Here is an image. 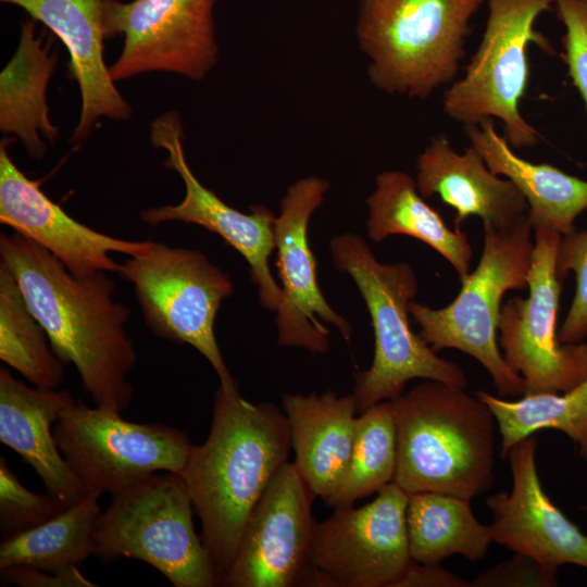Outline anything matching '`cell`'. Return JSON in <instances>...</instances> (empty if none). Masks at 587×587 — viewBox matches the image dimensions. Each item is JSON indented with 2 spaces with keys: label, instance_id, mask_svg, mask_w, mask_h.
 Masks as SVG:
<instances>
[{
  "label": "cell",
  "instance_id": "6da1fadb",
  "mask_svg": "<svg viewBox=\"0 0 587 587\" xmlns=\"http://www.w3.org/2000/svg\"><path fill=\"white\" fill-rule=\"evenodd\" d=\"M0 255L52 350L75 366L95 405L127 409L134 394L127 376L137 354L125 327L130 310L114 299L113 279L105 272L74 275L50 251L14 230L0 235Z\"/></svg>",
  "mask_w": 587,
  "mask_h": 587
},
{
  "label": "cell",
  "instance_id": "7a4b0ae2",
  "mask_svg": "<svg viewBox=\"0 0 587 587\" xmlns=\"http://www.w3.org/2000/svg\"><path fill=\"white\" fill-rule=\"evenodd\" d=\"M290 449L284 412L271 402H249L238 385H220L210 433L201 445H192L182 474L220 586L253 508L288 462Z\"/></svg>",
  "mask_w": 587,
  "mask_h": 587
},
{
  "label": "cell",
  "instance_id": "3957f363",
  "mask_svg": "<svg viewBox=\"0 0 587 587\" xmlns=\"http://www.w3.org/2000/svg\"><path fill=\"white\" fill-rule=\"evenodd\" d=\"M464 389L425 379L390 400L397 435L394 483L407 494L472 500L491 488L496 419Z\"/></svg>",
  "mask_w": 587,
  "mask_h": 587
},
{
  "label": "cell",
  "instance_id": "277c9868",
  "mask_svg": "<svg viewBox=\"0 0 587 587\" xmlns=\"http://www.w3.org/2000/svg\"><path fill=\"white\" fill-rule=\"evenodd\" d=\"M335 267L355 282L367 307L375 350L371 366L354 376L353 397L359 413L404 391L414 378L465 388L463 370L437 355L409 323V303L419 283L408 263L379 262L363 238L353 233L330 240Z\"/></svg>",
  "mask_w": 587,
  "mask_h": 587
},
{
  "label": "cell",
  "instance_id": "5b68a950",
  "mask_svg": "<svg viewBox=\"0 0 587 587\" xmlns=\"http://www.w3.org/2000/svg\"><path fill=\"white\" fill-rule=\"evenodd\" d=\"M484 0H361L355 33L377 89L426 99L452 84Z\"/></svg>",
  "mask_w": 587,
  "mask_h": 587
},
{
  "label": "cell",
  "instance_id": "8992f818",
  "mask_svg": "<svg viewBox=\"0 0 587 587\" xmlns=\"http://www.w3.org/2000/svg\"><path fill=\"white\" fill-rule=\"evenodd\" d=\"M527 215L503 226H484L479 262L461 282L458 296L434 309L412 300L409 313L420 337L436 352L460 350L488 372L502 398H520L526 384L505 362L498 342L502 298L509 290L527 288L534 239Z\"/></svg>",
  "mask_w": 587,
  "mask_h": 587
},
{
  "label": "cell",
  "instance_id": "52a82bcc",
  "mask_svg": "<svg viewBox=\"0 0 587 587\" xmlns=\"http://www.w3.org/2000/svg\"><path fill=\"white\" fill-rule=\"evenodd\" d=\"M193 513L183 475L154 473L112 495L96 522L92 555L104 564L140 560L175 587L220 586Z\"/></svg>",
  "mask_w": 587,
  "mask_h": 587
},
{
  "label": "cell",
  "instance_id": "ba28073f",
  "mask_svg": "<svg viewBox=\"0 0 587 587\" xmlns=\"http://www.w3.org/2000/svg\"><path fill=\"white\" fill-rule=\"evenodd\" d=\"M553 0H488L482 40L463 76L446 90L442 109L463 126L497 118L513 149L538 143L539 133L523 117L520 105L529 79L527 47H551L535 32V22Z\"/></svg>",
  "mask_w": 587,
  "mask_h": 587
},
{
  "label": "cell",
  "instance_id": "9c48e42d",
  "mask_svg": "<svg viewBox=\"0 0 587 587\" xmlns=\"http://www.w3.org/2000/svg\"><path fill=\"white\" fill-rule=\"evenodd\" d=\"M116 274L133 285L155 336L191 346L214 369L221 386L237 385L214 332L220 307L234 289L226 273L198 250L153 241L146 253L121 263Z\"/></svg>",
  "mask_w": 587,
  "mask_h": 587
},
{
  "label": "cell",
  "instance_id": "30bf717a",
  "mask_svg": "<svg viewBox=\"0 0 587 587\" xmlns=\"http://www.w3.org/2000/svg\"><path fill=\"white\" fill-rule=\"evenodd\" d=\"M64 459L88 494L114 495L159 472L183 474L192 444L160 423H135L121 412L75 400L53 425Z\"/></svg>",
  "mask_w": 587,
  "mask_h": 587
},
{
  "label": "cell",
  "instance_id": "8fae6325",
  "mask_svg": "<svg viewBox=\"0 0 587 587\" xmlns=\"http://www.w3.org/2000/svg\"><path fill=\"white\" fill-rule=\"evenodd\" d=\"M409 494L391 482L363 507H336L315 523L304 586L395 587L412 559Z\"/></svg>",
  "mask_w": 587,
  "mask_h": 587
},
{
  "label": "cell",
  "instance_id": "7c38bea8",
  "mask_svg": "<svg viewBox=\"0 0 587 587\" xmlns=\"http://www.w3.org/2000/svg\"><path fill=\"white\" fill-rule=\"evenodd\" d=\"M533 233L529 295L502 304L498 342L508 365L525 380V395L563 392L587 376V342L558 340L562 282L557 275L555 257L562 235L549 228Z\"/></svg>",
  "mask_w": 587,
  "mask_h": 587
},
{
  "label": "cell",
  "instance_id": "4fadbf2b",
  "mask_svg": "<svg viewBox=\"0 0 587 587\" xmlns=\"http://www.w3.org/2000/svg\"><path fill=\"white\" fill-rule=\"evenodd\" d=\"M216 0H102L105 39L123 36L109 67L114 82L142 73L168 72L202 80L218 57Z\"/></svg>",
  "mask_w": 587,
  "mask_h": 587
},
{
  "label": "cell",
  "instance_id": "5bb4252c",
  "mask_svg": "<svg viewBox=\"0 0 587 587\" xmlns=\"http://www.w3.org/2000/svg\"><path fill=\"white\" fill-rule=\"evenodd\" d=\"M183 135L182 122L176 112H165L151 124V143L167 152L164 164L182 177L185 196L177 204L142 211L141 220L151 226L178 221L199 225L218 235L247 261L251 279L258 287L261 305L277 312L285 298L268 265L275 249L276 216L267 207L260 204L251 205L249 213L240 212L203 186L186 161Z\"/></svg>",
  "mask_w": 587,
  "mask_h": 587
},
{
  "label": "cell",
  "instance_id": "9a60e30c",
  "mask_svg": "<svg viewBox=\"0 0 587 587\" xmlns=\"http://www.w3.org/2000/svg\"><path fill=\"white\" fill-rule=\"evenodd\" d=\"M328 188L317 176L295 182L282 198L274 222L276 265L285 298L276 312L277 342L313 353H326L329 348V332L322 322L336 326L347 341L351 337L350 324L328 304L319 287L308 239L310 218Z\"/></svg>",
  "mask_w": 587,
  "mask_h": 587
},
{
  "label": "cell",
  "instance_id": "2e32d148",
  "mask_svg": "<svg viewBox=\"0 0 587 587\" xmlns=\"http://www.w3.org/2000/svg\"><path fill=\"white\" fill-rule=\"evenodd\" d=\"M313 498L295 464L285 463L253 508L222 586H302L316 523Z\"/></svg>",
  "mask_w": 587,
  "mask_h": 587
},
{
  "label": "cell",
  "instance_id": "e0dca14e",
  "mask_svg": "<svg viewBox=\"0 0 587 587\" xmlns=\"http://www.w3.org/2000/svg\"><path fill=\"white\" fill-rule=\"evenodd\" d=\"M537 438L532 435L508 453L510 491L486 499L492 516V541L557 570L565 564L587 569V534L570 521L545 492L536 465Z\"/></svg>",
  "mask_w": 587,
  "mask_h": 587
},
{
  "label": "cell",
  "instance_id": "ac0fdd59",
  "mask_svg": "<svg viewBox=\"0 0 587 587\" xmlns=\"http://www.w3.org/2000/svg\"><path fill=\"white\" fill-rule=\"evenodd\" d=\"M0 221L57 257L74 275L116 273L110 253H146L153 241H132L99 233L71 217L28 178L0 143Z\"/></svg>",
  "mask_w": 587,
  "mask_h": 587
},
{
  "label": "cell",
  "instance_id": "d6986e66",
  "mask_svg": "<svg viewBox=\"0 0 587 587\" xmlns=\"http://www.w3.org/2000/svg\"><path fill=\"white\" fill-rule=\"evenodd\" d=\"M26 11L62 41L80 91L73 140H83L101 117L127 120L132 108L114 85L103 58L102 0H0Z\"/></svg>",
  "mask_w": 587,
  "mask_h": 587
},
{
  "label": "cell",
  "instance_id": "ffe728a7",
  "mask_svg": "<svg viewBox=\"0 0 587 587\" xmlns=\"http://www.w3.org/2000/svg\"><path fill=\"white\" fill-rule=\"evenodd\" d=\"M74 401L68 390L30 387L0 369V441L29 464L47 492L66 508L88 495L53 435L54 423Z\"/></svg>",
  "mask_w": 587,
  "mask_h": 587
},
{
  "label": "cell",
  "instance_id": "44dd1931",
  "mask_svg": "<svg viewBox=\"0 0 587 587\" xmlns=\"http://www.w3.org/2000/svg\"><path fill=\"white\" fill-rule=\"evenodd\" d=\"M415 183L424 199L438 196L455 210V229L471 216L483 226L503 227L527 215V202L511 180L495 174L472 146L459 153L445 134L417 157Z\"/></svg>",
  "mask_w": 587,
  "mask_h": 587
},
{
  "label": "cell",
  "instance_id": "7402d4cb",
  "mask_svg": "<svg viewBox=\"0 0 587 587\" xmlns=\"http://www.w3.org/2000/svg\"><path fill=\"white\" fill-rule=\"evenodd\" d=\"M292 462L313 497L326 502L346 474L354 437L357 403L353 395L333 390L283 394Z\"/></svg>",
  "mask_w": 587,
  "mask_h": 587
},
{
  "label": "cell",
  "instance_id": "603a6c76",
  "mask_svg": "<svg viewBox=\"0 0 587 587\" xmlns=\"http://www.w3.org/2000/svg\"><path fill=\"white\" fill-rule=\"evenodd\" d=\"M464 130L470 146L479 152L487 166L521 191L533 230L549 228L563 236L574 229L576 218L587 210V179L519 157L498 134L492 118L464 126Z\"/></svg>",
  "mask_w": 587,
  "mask_h": 587
},
{
  "label": "cell",
  "instance_id": "cb8c5ba5",
  "mask_svg": "<svg viewBox=\"0 0 587 587\" xmlns=\"http://www.w3.org/2000/svg\"><path fill=\"white\" fill-rule=\"evenodd\" d=\"M53 34H36V21L25 20L17 49L0 73V129L16 136L34 159H41L58 128L51 123L47 92L58 54Z\"/></svg>",
  "mask_w": 587,
  "mask_h": 587
},
{
  "label": "cell",
  "instance_id": "d4e9b609",
  "mask_svg": "<svg viewBox=\"0 0 587 587\" xmlns=\"http://www.w3.org/2000/svg\"><path fill=\"white\" fill-rule=\"evenodd\" d=\"M366 205V229L372 241L380 242L392 235L413 237L446 259L461 282L469 275L473 249L466 234L448 227L420 195L412 176L395 170L379 173Z\"/></svg>",
  "mask_w": 587,
  "mask_h": 587
},
{
  "label": "cell",
  "instance_id": "484cf974",
  "mask_svg": "<svg viewBox=\"0 0 587 587\" xmlns=\"http://www.w3.org/2000/svg\"><path fill=\"white\" fill-rule=\"evenodd\" d=\"M405 521L410 555L417 563L440 564L453 554L476 562L492 542L490 526L475 517L465 498L433 491L409 495Z\"/></svg>",
  "mask_w": 587,
  "mask_h": 587
},
{
  "label": "cell",
  "instance_id": "4316f807",
  "mask_svg": "<svg viewBox=\"0 0 587 587\" xmlns=\"http://www.w3.org/2000/svg\"><path fill=\"white\" fill-rule=\"evenodd\" d=\"M99 498L88 494L53 519L4 537L0 545V569L28 565L61 572L78 566L93 553L95 527L101 512Z\"/></svg>",
  "mask_w": 587,
  "mask_h": 587
},
{
  "label": "cell",
  "instance_id": "83f0119b",
  "mask_svg": "<svg viewBox=\"0 0 587 587\" xmlns=\"http://www.w3.org/2000/svg\"><path fill=\"white\" fill-rule=\"evenodd\" d=\"M476 396L496 419L501 436V459L524 438L552 428L564 433L587 460V376L562 395L540 392L509 400L478 390Z\"/></svg>",
  "mask_w": 587,
  "mask_h": 587
},
{
  "label": "cell",
  "instance_id": "f1b7e54d",
  "mask_svg": "<svg viewBox=\"0 0 587 587\" xmlns=\"http://www.w3.org/2000/svg\"><path fill=\"white\" fill-rule=\"evenodd\" d=\"M0 359L34 386L57 389L64 363L30 311L16 278L0 262Z\"/></svg>",
  "mask_w": 587,
  "mask_h": 587
},
{
  "label": "cell",
  "instance_id": "f546056e",
  "mask_svg": "<svg viewBox=\"0 0 587 587\" xmlns=\"http://www.w3.org/2000/svg\"><path fill=\"white\" fill-rule=\"evenodd\" d=\"M397 465V435L392 404L382 401L355 419L349 464L336 492L325 502L336 508L377 494L394 482Z\"/></svg>",
  "mask_w": 587,
  "mask_h": 587
},
{
  "label": "cell",
  "instance_id": "4dcf8cb0",
  "mask_svg": "<svg viewBox=\"0 0 587 587\" xmlns=\"http://www.w3.org/2000/svg\"><path fill=\"white\" fill-rule=\"evenodd\" d=\"M66 509L58 499L28 490L0 458V526L3 538L34 528Z\"/></svg>",
  "mask_w": 587,
  "mask_h": 587
},
{
  "label": "cell",
  "instance_id": "1f68e13d",
  "mask_svg": "<svg viewBox=\"0 0 587 587\" xmlns=\"http://www.w3.org/2000/svg\"><path fill=\"white\" fill-rule=\"evenodd\" d=\"M561 282L573 272L576 288L566 316L558 330L560 344H577L587 337V227L573 229L560 239L555 257Z\"/></svg>",
  "mask_w": 587,
  "mask_h": 587
},
{
  "label": "cell",
  "instance_id": "d6a6232c",
  "mask_svg": "<svg viewBox=\"0 0 587 587\" xmlns=\"http://www.w3.org/2000/svg\"><path fill=\"white\" fill-rule=\"evenodd\" d=\"M564 25V61L587 111V2L553 0Z\"/></svg>",
  "mask_w": 587,
  "mask_h": 587
},
{
  "label": "cell",
  "instance_id": "836d02e7",
  "mask_svg": "<svg viewBox=\"0 0 587 587\" xmlns=\"http://www.w3.org/2000/svg\"><path fill=\"white\" fill-rule=\"evenodd\" d=\"M558 571L519 552L485 571L471 582V587H553Z\"/></svg>",
  "mask_w": 587,
  "mask_h": 587
},
{
  "label": "cell",
  "instance_id": "e575fe53",
  "mask_svg": "<svg viewBox=\"0 0 587 587\" xmlns=\"http://www.w3.org/2000/svg\"><path fill=\"white\" fill-rule=\"evenodd\" d=\"M2 583L20 587H93L78 569L73 566L61 572H47L28 565L0 569Z\"/></svg>",
  "mask_w": 587,
  "mask_h": 587
},
{
  "label": "cell",
  "instance_id": "d590c367",
  "mask_svg": "<svg viewBox=\"0 0 587 587\" xmlns=\"http://www.w3.org/2000/svg\"><path fill=\"white\" fill-rule=\"evenodd\" d=\"M395 587H471V582L451 573L440 564L412 561Z\"/></svg>",
  "mask_w": 587,
  "mask_h": 587
},
{
  "label": "cell",
  "instance_id": "8d00e7d4",
  "mask_svg": "<svg viewBox=\"0 0 587 587\" xmlns=\"http://www.w3.org/2000/svg\"><path fill=\"white\" fill-rule=\"evenodd\" d=\"M584 509H585V510H586V512H587V504H586V505L584 507Z\"/></svg>",
  "mask_w": 587,
  "mask_h": 587
},
{
  "label": "cell",
  "instance_id": "74e56055",
  "mask_svg": "<svg viewBox=\"0 0 587 587\" xmlns=\"http://www.w3.org/2000/svg\"><path fill=\"white\" fill-rule=\"evenodd\" d=\"M587 2V0H585Z\"/></svg>",
  "mask_w": 587,
  "mask_h": 587
}]
</instances>
